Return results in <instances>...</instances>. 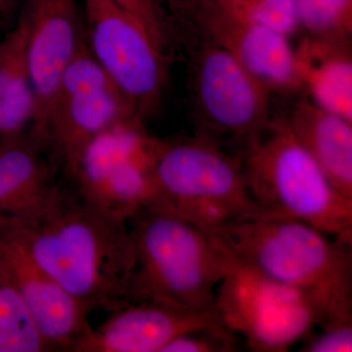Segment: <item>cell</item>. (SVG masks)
Listing matches in <instances>:
<instances>
[{
	"mask_svg": "<svg viewBox=\"0 0 352 352\" xmlns=\"http://www.w3.org/2000/svg\"><path fill=\"white\" fill-rule=\"evenodd\" d=\"M0 221L32 258L88 312L131 302L134 254L129 220L97 207L68 182L23 219Z\"/></svg>",
	"mask_w": 352,
	"mask_h": 352,
	"instance_id": "cell-1",
	"label": "cell"
},
{
	"mask_svg": "<svg viewBox=\"0 0 352 352\" xmlns=\"http://www.w3.org/2000/svg\"><path fill=\"white\" fill-rule=\"evenodd\" d=\"M212 234L264 274L308 296L323 315V325L352 321L349 245L305 222L261 208Z\"/></svg>",
	"mask_w": 352,
	"mask_h": 352,
	"instance_id": "cell-2",
	"label": "cell"
},
{
	"mask_svg": "<svg viewBox=\"0 0 352 352\" xmlns=\"http://www.w3.org/2000/svg\"><path fill=\"white\" fill-rule=\"evenodd\" d=\"M241 163L258 208L305 222L352 247V201L333 186L303 147L288 116H273L243 146Z\"/></svg>",
	"mask_w": 352,
	"mask_h": 352,
	"instance_id": "cell-3",
	"label": "cell"
},
{
	"mask_svg": "<svg viewBox=\"0 0 352 352\" xmlns=\"http://www.w3.org/2000/svg\"><path fill=\"white\" fill-rule=\"evenodd\" d=\"M129 224L134 254L131 302L212 307L223 273L221 249L212 234L151 208Z\"/></svg>",
	"mask_w": 352,
	"mask_h": 352,
	"instance_id": "cell-4",
	"label": "cell"
},
{
	"mask_svg": "<svg viewBox=\"0 0 352 352\" xmlns=\"http://www.w3.org/2000/svg\"><path fill=\"white\" fill-rule=\"evenodd\" d=\"M147 208L212 233L258 207L245 184L241 159L198 133L193 138L162 142Z\"/></svg>",
	"mask_w": 352,
	"mask_h": 352,
	"instance_id": "cell-5",
	"label": "cell"
},
{
	"mask_svg": "<svg viewBox=\"0 0 352 352\" xmlns=\"http://www.w3.org/2000/svg\"><path fill=\"white\" fill-rule=\"evenodd\" d=\"M217 241L223 273L212 308L220 324L252 351H289L323 325L320 310L305 294L264 274Z\"/></svg>",
	"mask_w": 352,
	"mask_h": 352,
	"instance_id": "cell-6",
	"label": "cell"
},
{
	"mask_svg": "<svg viewBox=\"0 0 352 352\" xmlns=\"http://www.w3.org/2000/svg\"><path fill=\"white\" fill-rule=\"evenodd\" d=\"M131 120L140 119L85 43L62 74L43 127L32 131L43 141L55 170L67 177L94 138Z\"/></svg>",
	"mask_w": 352,
	"mask_h": 352,
	"instance_id": "cell-7",
	"label": "cell"
},
{
	"mask_svg": "<svg viewBox=\"0 0 352 352\" xmlns=\"http://www.w3.org/2000/svg\"><path fill=\"white\" fill-rule=\"evenodd\" d=\"M85 41L139 119L156 113L168 80L170 55L115 0H82Z\"/></svg>",
	"mask_w": 352,
	"mask_h": 352,
	"instance_id": "cell-8",
	"label": "cell"
},
{
	"mask_svg": "<svg viewBox=\"0 0 352 352\" xmlns=\"http://www.w3.org/2000/svg\"><path fill=\"white\" fill-rule=\"evenodd\" d=\"M163 140L131 120L94 138L67 182L85 200L127 220L149 207L153 171Z\"/></svg>",
	"mask_w": 352,
	"mask_h": 352,
	"instance_id": "cell-9",
	"label": "cell"
},
{
	"mask_svg": "<svg viewBox=\"0 0 352 352\" xmlns=\"http://www.w3.org/2000/svg\"><path fill=\"white\" fill-rule=\"evenodd\" d=\"M190 66L199 134L244 146L270 122L272 92L226 50L203 39Z\"/></svg>",
	"mask_w": 352,
	"mask_h": 352,
	"instance_id": "cell-10",
	"label": "cell"
},
{
	"mask_svg": "<svg viewBox=\"0 0 352 352\" xmlns=\"http://www.w3.org/2000/svg\"><path fill=\"white\" fill-rule=\"evenodd\" d=\"M187 20L203 39L230 53L271 92L302 89L295 50L286 34L214 0H194Z\"/></svg>",
	"mask_w": 352,
	"mask_h": 352,
	"instance_id": "cell-11",
	"label": "cell"
},
{
	"mask_svg": "<svg viewBox=\"0 0 352 352\" xmlns=\"http://www.w3.org/2000/svg\"><path fill=\"white\" fill-rule=\"evenodd\" d=\"M19 18L27 29V57L36 110L32 131H41L58 83L85 43L76 0H22Z\"/></svg>",
	"mask_w": 352,
	"mask_h": 352,
	"instance_id": "cell-12",
	"label": "cell"
},
{
	"mask_svg": "<svg viewBox=\"0 0 352 352\" xmlns=\"http://www.w3.org/2000/svg\"><path fill=\"white\" fill-rule=\"evenodd\" d=\"M0 268L56 352H76L92 333L89 314L38 265L0 221Z\"/></svg>",
	"mask_w": 352,
	"mask_h": 352,
	"instance_id": "cell-13",
	"label": "cell"
},
{
	"mask_svg": "<svg viewBox=\"0 0 352 352\" xmlns=\"http://www.w3.org/2000/svg\"><path fill=\"white\" fill-rule=\"evenodd\" d=\"M110 314L76 352H162L179 336L221 325L212 307L196 310L156 302H135Z\"/></svg>",
	"mask_w": 352,
	"mask_h": 352,
	"instance_id": "cell-14",
	"label": "cell"
},
{
	"mask_svg": "<svg viewBox=\"0 0 352 352\" xmlns=\"http://www.w3.org/2000/svg\"><path fill=\"white\" fill-rule=\"evenodd\" d=\"M56 175L31 129L0 139V214L19 219L34 212L56 186Z\"/></svg>",
	"mask_w": 352,
	"mask_h": 352,
	"instance_id": "cell-15",
	"label": "cell"
},
{
	"mask_svg": "<svg viewBox=\"0 0 352 352\" xmlns=\"http://www.w3.org/2000/svg\"><path fill=\"white\" fill-rule=\"evenodd\" d=\"M351 39L307 36L295 50L298 76L308 98L352 122Z\"/></svg>",
	"mask_w": 352,
	"mask_h": 352,
	"instance_id": "cell-16",
	"label": "cell"
},
{
	"mask_svg": "<svg viewBox=\"0 0 352 352\" xmlns=\"http://www.w3.org/2000/svg\"><path fill=\"white\" fill-rule=\"evenodd\" d=\"M288 118L303 147L333 186L352 201V122L319 107L307 95Z\"/></svg>",
	"mask_w": 352,
	"mask_h": 352,
	"instance_id": "cell-17",
	"label": "cell"
},
{
	"mask_svg": "<svg viewBox=\"0 0 352 352\" xmlns=\"http://www.w3.org/2000/svg\"><path fill=\"white\" fill-rule=\"evenodd\" d=\"M36 110L27 57V29L19 18L0 41V139L27 131L34 124Z\"/></svg>",
	"mask_w": 352,
	"mask_h": 352,
	"instance_id": "cell-18",
	"label": "cell"
},
{
	"mask_svg": "<svg viewBox=\"0 0 352 352\" xmlns=\"http://www.w3.org/2000/svg\"><path fill=\"white\" fill-rule=\"evenodd\" d=\"M0 352H56L0 268Z\"/></svg>",
	"mask_w": 352,
	"mask_h": 352,
	"instance_id": "cell-19",
	"label": "cell"
},
{
	"mask_svg": "<svg viewBox=\"0 0 352 352\" xmlns=\"http://www.w3.org/2000/svg\"><path fill=\"white\" fill-rule=\"evenodd\" d=\"M300 28L315 38L351 39L352 0H296Z\"/></svg>",
	"mask_w": 352,
	"mask_h": 352,
	"instance_id": "cell-20",
	"label": "cell"
},
{
	"mask_svg": "<svg viewBox=\"0 0 352 352\" xmlns=\"http://www.w3.org/2000/svg\"><path fill=\"white\" fill-rule=\"evenodd\" d=\"M140 23L157 50L173 53L179 32L164 0H115Z\"/></svg>",
	"mask_w": 352,
	"mask_h": 352,
	"instance_id": "cell-21",
	"label": "cell"
},
{
	"mask_svg": "<svg viewBox=\"0 0 352 352\" xmlns=\"http://www.w3.org/2000/svg\"><path fill=\"white\" fill-rule=\"evenodd\" d=\"M287 36L298 29L296 0H214Z\"/></svg>",
	"mask_w": 352,
	"mask_h": 352,
	"instance_id": "cell-22",
	"label": "cell"
},
{
	"mask_svg": "<svg viewBox=\"0 0 352 352\" xmlns=\"http://www.w3.org/2000/svg\"><path fill=\"white\" fill-rule=\"evenodd\" d=\"M237 351L236 335L222 325L184 333L171 340L162 352H230Z\"/></svg>",
	"mask_w": 352,
	"mask_h": 352,
	"instance_id": "cell-23",
	"label": "cell"
},
{
	"mask_svg": "<svg viewBox=\"0 0 352 352\" xmlns=\"http://www.w3.org/2000/svg\"><path fill=\"white\" fill-rule=\"evenodd\" d=\"M322 331L302 347L305 352H351L352 321L321 326Z\"/></svg>",
	"mask_w": 352,
	"mask_h": 352,
	"instance_id": "cell-24",
	"label": "cell"
},
{
	"mask_svg": "<svg viewBox=\"0 0 352 352\" xmlns=\"http://www.w3.org/2000/svg\"><path fill=\"white\" fill-rule=\"evenodd\" d=\"M164 2L178 28L180 22L187 20L194 0H164Z\"/></svg>",
	"mask_w": 352,
	"mask_h": 352,
	"instance_id": "cell-25",
	"label": "cell"
},
{
	"mask_svg": "<svg viewBox=\"0 0 352 352\" xmlns=\"http://www.w3.org/2000/svg\"><path fill=\"white\" fill-rule=\"evenodd\" d=\"M21 3L22 0H0V25L13 15Z\"/></svg>",
	"mask_w": 352,
	"mask_h": 352,
	"instance_id": "cell-26",
	"label": "cell"
}]
</instances>
